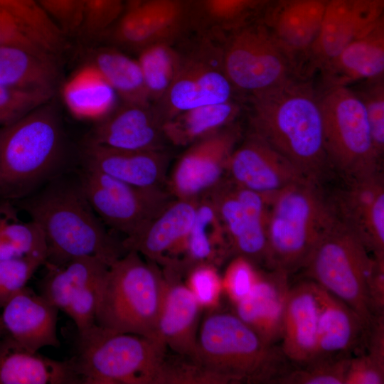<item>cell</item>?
<instances>
[{
  "label": "cell",
  "instance_id": "cell-35",
  "mask_svg": "<svg viewBox=\"0 0 384 384\" xmlns=\"http://www.w3.org/2000/svg\"><path fill=\"white\" fill-rule=\"evenodd\" d=\"M271 0H188L189 23L233 31L260 18Z\"/></svg>",
  "mask_w": 384,
  "mask_h": 384
},
{
  "label": "cell",
  "instance_id": "cell-8",
  "mask_svg": "<svg viewBox=\"0 0 384 384\" xmlns=\"http://www.w3.org/2000/svg\"><path fill=\"white\" fill-rule=\"evenodd\" d=\"M373 255L337 217L317 242L302 270L309 280L346 303L369 326L375 316L367 279Z\"/></svg>",
  "mask_w": 384,
  "mask_h": 384
},
{
  "label": "cell",
  "instance_id": "cell-26",
  "mask_svg": "<svg viewBox=\"0 0 384 384\" xmlns=\"http://www.w3.org/2000/svg\"><path fill=\"white\" fill-rule=\"evenodd\" d=\"M289 275L270 270L258 273L249 294L235 303V314L267 343L280 341L287 296Z\"/></svg>",
  "mask_w": 384,
  "mask_h": 384
},
{
  "label": "cell",
  "instance_id": "cell-37",
  "mask_svg": "<svg viewBox=\"0 0 384 384\" xmlns=\"http://www.w3.org/2000/svg\"><path fill=\"white\" fill-rule=\"evenodd\" d=\"M124 103L146 104L149 95L138 61L112 50L99 53L92 63Z\"/></svg>",
  "mask_w": 384,
  "mask_h": 384
},
{
  "label": "cell",
  "instance_id": "cell-23",
  "mask_svg": "<svg viewBox=\"0 0 384 384\" xmlns=\"http://www.w3.org/2000/svg\"><path fill=\"white\" fill-rule=\"evenodd\" d=\"M318 318L315 283L307 279L290 287L279 348L286 359L295 367L306 365L315 358Z\"/></svg>",
  "mask_w": 384,
  "mask_h": 384
},
{
  "label": "cell",
  "instance_id": "cell-39",
  "mask_svg": "<svg viewBox=\"0 0 384 384\" xmlns=\"http://www.w3.org/2000/svg\"><path fill=\"white\" fill-rule=\"evenodd\" d=\"M148 94H162L175 78V58L161 43L146 47L138 61Z\"/></svg>",
  "mask_w": 384,
  "mask_h": 384
},
{
  "label": "cell",
  "instance_id": "cell-31",
  "mask_svg": "<svg viewBox=\"0 0 384 384\" xmlns=\"http://www.w3.org/2000/svg\"><path fill=\"white\" fill-rule=\"evenodd\" d=\"M62 95L70 112L80 119L100 121L114 110L116 92L93 64L75 73Z\"/></svg>",
  "mask_w": 384,
  "mask_h": 384
},
{
  "label": "cell",
  "instance_id": "cell-32",
  "mask_svg": "<svg viewBox=\"0 0 384 384\" xmlns=\"http://www.w3.org/2000/svg\"><path fill=\"white\" fill-rule=\"evenodd\" d=\"M46 275L40 284L41 295L65 312L73 299L85 287L102 276L109 265L95 257H81L60 266L46 263Z\"/></svg>",
  "mask_w": 384,
  "mask_h": 384
},
{
  "label": "cell",
  "instance_id": "cell-50",
  "mask_svg": "<svg viewBox=\"0 0 384 384\" xmlns=\"http://www.w3.org/2000/svg\"><path fill=\"white\" fill-rule=\"evenodd\" d=\"M48 14L64 28L71 29L82 23L85 0H40Z\"/></svg>",
  "mask_w": 384,
  "mask_h": 384
},
{
  "label": "cell",
  "instance_id": "cell-52",
  "mask_svg": "<svg viewBox=\"0 0 384 384\" xmlns=\"http://www.w3.org/2000/svg\"><path fill=\"white\" fill-rule=\"evenodd\" d=\"M6 334V331L4 329L1 316H0V339Z\"/></svg>",
  "mask_w": 384,
  "mask_h": 384
},
{
  "label": "cell",
  "instance_id": "cell-29",
  "mask_svg": "<svg viewBox=\"0 0 384 384\" xmlns=\"http://www.w3.org/2000/svg\"><path fill=\"white\" fill-rule=\"evenodd\" d=\"M233 88L223 68L193 69L175 77L156 111L164 122L191 109L232 101Z\"/></svg>",
  "mask_w": 384,
  "mask_h": 384
},
{
  "label": "cell",
  "instance_id": "cell-13",
  "mask_svg": "<svg viewBox=\"0 0 384 384\" xmlns=\"http://www.w3.org/2000/svg\"><path fill=\"white\" fill-rule=\"evenodd\" d=\"M240 129L229 124L189 145L174 166L169 192L178 199H198L218 185L240 139Z\"/></svg>",
  "mask_w": 384,
  "mask_h": 384
},
{
  "label": "cell",
  "instance_id": "cell-3",
  "mask_svg": "<svg viewBox=\"0 0 384 384\" xmlns=\"http://www.w3.org/2000/svg\"><path fill=\"white\" fill-rule=\"evenodd\" d=\"M26 209L43 233L45 264L60 266L88 256L110 266L127 252L123 242L107 231L80 188L48 191L27 203Z\"/></svg>",
  "mask_w": 384,
  "mask_h": 384
},
{
  "label": "cell",
  "instance_id": "cell-27",
  "mask_svg": "<svg viewBox=\"0 0 384 384\" xmlns=\"http://www.w3.org/2000/svg\"><path fill=\"white\" fill-rule=\"evenodd\" d=\"M0 384H82L73 357L57 361L31 352L6 333L0 339Z\"/></svg>",
  "mask_w": 384,
  "mask_h": 384
},
{
  "label": "cell",
  "instance_id": "cell-6",
  "mask_svg": "<svg viewBox=\"0 0 384 384\" xmlns=\"http://www.w3.org/2000/svg\"><path fill=\"white\" fill-rule=\"evenodd\" d=\"M164 287L163 273L156 262H146L139 252L128 250L108 267L102 277L96 324L157 338Z\"/></svg>",
  "mask_w": 384,
  "mask_h": 384
},
{
  "label": "cell",
  "instance_id": "cell-45",
  "mask_svg": "<svg viewBox=\"0 0 384 384\" xmlns=\"http://www.w3.org/2000/svg\"><path fill=\"white\" fill-rule=\"evenodd\" d=\"M257 275L253 263L243 257L237 256L229 265L222 284L236 303L249 294Z\"/></svg>",
  "mask_w": 384,
  "mask_h": 384
},
{
  "label": "cell",
  "instance_id": "cell-43",
  "mask_svg": "<svg viewBox=\"0 0 384 384\" xmlns=\"http://www.w3.org/2000/svg\"><path fill=\"white\" fill-rule=\"evenodd\" d=\"M361 90H354L365 108L373 142L379 156L384 151V84L383 77L366 80Z\"/></svg>",
  "mask_w": 384,
  "mask_h": 384
},
{
  "label": "cell",
  "instance_id": "cell-2",
  "mask_svg": "<svg viewBox=\"0 0 384 384\" xmlns=\"http://www.w3.org/2000/svg\"><path fill=\"white\" fill-rule=\"evenodd\" d=\"M287 361L235 314H211L198 331L196 364L208 383H274Z\"/></svg>",
  "mask_w": 384,
  "mask_h": 384
},
{
  "label": "cell",
  "instance_id": "cell-7",
  "mask_svg": "<svg viewBox=\"0 0 384 384\" xmlns=\"http://www.w3.org/2000/svg\"><path fill=\"white\" fill-rule=\"evenodd\" d=\"M63 152L60 117L50 102L0 127V194L19 195L48 175Z\"/></svg>",
  "mask_w": 384,
  "mask_h": 384
},
{
  "label": "cell",
  "instance_id": "cell-21",
  "mask_svg": "<svg viewBox=\"0 0 384 384\" xmlns=\"http://www.w3.org/2000/svg\"><path fill=\"white\" fill-rule=\"evenodd\" d=\"M117 19L120 41L147 47L190 23L188 0H128Z\"/></svg>",
  "mask_w": 384,
  "mask_h": 384
},
{
  "label": "cell",
  "instance_id": "cell-20",
  "mask_svg": "<svg viewBox=\"0 0 384 384\" xmlns=\"http://www.w3.org/2000/svg\"><path fill=\"white\" fill-rule=\"evenodd\" d=\"M163 121L146 104L124 103L100 121L88 144L127 151L163 150Z\"/></svg>",
  "mask_w": 384,
  "mask_h": 384
},
{
  "label": "cell",
  "instance_id": "cell-25",
  "mask_svg": "<svg viewBox=\"0 0 384 384\" xmlns=\"http://www.w3.org/2000/svg\"><path fill=\"white\" fill-rule=\"evenodd\" d=\"M84 156L86 167L141 188H162L170 161L164 149L127 151L88 143Z\"/></svg>",
  "mask_w": 384,
  "mask_h": 384
},
{
  "label": "cell",
  "instance_id": "cell-15",
  "mask_svg": "<svg viewBox=\"0 0 384 384\" xmlns=\"http://www.w3.org/2000/svg\"><path fill=\"white\" fill-rule=\"evenodd\" d=\"M226 173L238 186L266 196L308 179L284 156L253 132L234 149Z\"/></svg>",
  "mask_w": 384,
  "mask_h": 384
},
{
  "label": "cell",
  "instance_id": "cell-11",
  "mask_svg": "<svg viewBox=\"0 0 384 384\" xmlns=\"http://www.w3.org/2000/svg\"><path fill=\"white\" fill-rule=\"evenodd\" d=\"M80 188L97 216L126 238L143 229L173 200L162 188L134 186L87 167Z\"/></svg>",
  "mask_w": 384,
  "mask_h": 384
},
{
  "label": "cell",
  "instance_id": "cell-22",
  "mask_svg": "<svg viewBox=\"0 0 384 384\" xmlns=\"http://www.w3.org/2000/svg\"><path fill=\"white\" fill-rule=\"evenodd\" d=\"M1 316L6 333L26 350L36 353L41 348H58L59 309L41 294L26 287L4 306Z\"/></svg>",
  "mask_w": 384,
  "mask_h": 384
},
{
  "label": "cell",
  "instance_id": "cell-42",
  "mask_svg": "<svg viewBox=\"0 0 384 384\" xmlns=\"http://www.w3.org/2000/svg\"><path fill=\"white\" fill-rule=\"evenodd\" d=\"M46 260L36 257L0 259V308L26 284Z\"/></svg>",
  "mask_w": 384,
  "mask_h": 384
},
{
  "label": "cell",
  "instance_id": "cell-24",
  "mask_svg": "<svg viewBox=\"0 0 384 384\" xmlns=\"http://www.w3.org/2000/svg\"><path fill=\"white\" fill-rule=\"evenodd\" d=\"M319 305L315 358H350L366 343L368 325L346 303L315 283Z\"/></svg>",
  "mask_w": 384,
  "mask_h": 384
},
{
  "label": "cell",
  "instance_id": "cell-38",
  "mask_svg": "<svg viewBox=\"0 0 384 384\" xmlns=\"http://www.w3.org/2000/svg\"><path fill=\"white\" fill-rule=\"evenodd\" d=\"M0 6L9 12L48 53L60 48L63 38L60 27L36 0H0Z\"/></svg>",
  "mask_w": 384,
  "mask_h": 384
},
{
  "label": "cell",
  "instance_id": "cell-12",
  "mask_svg": "<svg viewBox=\"0 0 384 384\" xmlns=\"http://www.w3.org/2000/svg\"><path fill=\"white\" fill-rule=\"evenodd\" d=\"M206 194L215 208L231 253L254 265H265L270 196L239 186L225 178Z\"/></svg>",
  "mask_w": 384,
  "mask_h": 384
},
{
  "label": "cell",
  "instance_id": "cell-46",
  "mask_svg": "<svg viewBox=\"0 0 384 384\" xmlns=\"http://www.w3.org/2000/svg\"><path fill=\"white\" fill-rule=\"evenodd\" d=\"M189 288L201 306H214L223 287L215 266L201 264L193 267L189 279Z\"/></svg>",
  "mask_w": 384,
  "mask_h": 384
},
{
  "label": "cell",
  "instance_id": "cell-10",
  "mask_svg": "<svg viewBox=\"0 0 384 384\" xmlns=\"http://www.w3.org/2000/svg\"><path fill=\"white\" fill-rule=\"evenodd\" d=\"M221 65L233 86L251 95L299 76L294 60L260 18L232 31Z\"/></svg>",
  "mask_w": 384,
  "mask_h": 384
},
{
  "label": "cell",
  "instance_id": "cell-41",
  "mask_svg": "<svg viewBox=\"0 0 384 384\" xmlns=\"http://www.w3.org/2000/svg\"><path fill=\"white\" fill-rule=\"evenodd\" d=\"M54 90L18 89L0 85V127L50 102Z\"/></svg>",
  "mask_w": 384,
  "mask_h": 384
},
{
  "label": "cell",
  "instance_id": "cell-28",
  "mask_svg": "<svg viewBox=\"0 0 384 384\" xmlns=\"http://www.w3.org/2000/svg\"><path fill=\"white\" fill-rule=\"evenodd\" d=\"M321 70L327 87L383 77L384 18L348 43Z\"/></svg>",
  "mask_w": 384,
  "mask_h": 384
},
{
  "label": "cell",
  "instance_id": "cell-4",
  "mask_svg": "<svg viewBox=\"0 0 384 384\" xmlns=\"http://www.w3.org/2000/svg\"><path fill=\"white\" fill-rule=\"evenodd\" d=\"M337 215L320 183L305 179L272 195L265 265L289 275L302 270Z\"/></svg>",
  "mask_w": 384,
  "mask_h": 384
},
{
  "label": "cell",
  "instance_id": "cell-9",
  "mask_svg": "<svg viewBox=\"0 0 384 384\" xmlns=\"http://www.w3.org/2000/svg\"><path fill=\"white\" fill-rule=\"evenodd\" d=\"M324 146L330 167L346 182L380 172V157L364 106L348 86H328L319 95Z\"/></svg>",
  "mask_w": 384,
  "mask_h": 384
},
{
  "label": "cell",
  "instance_id": "cell-49",
  "mask_svg": "<svg viewBox=\"0 0 384 384\" xmlns=\"http://www.w3.org/2000/svg\"><path fill=\"white\" fill-rule=\"evenodd\" d=\"M384 383V364L368 354L351 358L345 384Z\"/></svg>",
  "mask_w": 384,
  "mask_h": 384
},
{
  "label": "cell",
  "instance_id": "cell-47",
  "mask_svg": "<svg viewBox=\"0 0 384 384\" xmlns=\"http://www.w3.org/2000/svg\"><path fill=\"white\" fill-rule=\"evenodd\" d=\"M128 0H85L82 23L88 33H98L115 21Z\"/></svg>",
  "mask_w": 384,
  "mask_h": 384
},
{
  "label": "cell",
  "instance_id": "cell-16",
  "mask_svg": "<svg viewBox=\"0 0 384 384\" xmlns=\"http://www.w3.org/2000/svg\"><path fill=\"white\" fill-rule=\"evenodd\" d=\"M331 198L337 217L371 255L384 257V181L380 171L347 182Z\"/></svg>",
  "mask_w": 384,
  "mask_h": 384
},
{
  "label": "cell",
  "instance_id": "cell-19",
  "mask_svg": "<svg viewBox=\"0 0 384 384\" xmlns=\"http://www.w3.org/2000/svg\"><path fill=\"white\" fill-rule=\"evenodd\" d=\"M331 0H271L260 19L296 62L299 70L319 33Z\"/></svg>",
  "mask_w": 384,
  "mask_h": 384
},
{
  "label": "cell",
  "instance_id": "cell-1",
  "mask_svg": "<svg viewBox=\"0 0 384 384\" xmlns=\"http://www.w3.org/2000/svg\"><path fill=\"white\" fill-rule=\"evenodd\" d=\"M299 78L252 94V132L284 156L306 178L320 183L331 167L324 146L319 95Z\"/></svg>",
  "mask_w": 384,
  "mask_h": 384
},
{
  "label": "cell",
  "instance_id": "cell-30",
  "mask_svg": "<svg viewBox=\"0 0 384 384\" xmlns=\"http://www.w3.org/2000/svg\"><path fill=\"white\" fill-rule=\"evenodd\" d=\"M230 253V245L215 208L205 194L198 198L185 250L175 264L181 270L201 264L215 266Z\"/></svg>",
  "mask_w": 384,
  "mask_h": 384
},
{
  "label": "cell",
  "instance_id": "cell-14",
  "mask_svg": "<svg viewBox=\"0 0 384 384\" xmlns=\"http://www.w3.org/2000/svg\"><path fill=\"white\" fill-rule=\"evenodd\" d=\"M383 11L384 0H331L305 60L307 71L322 70L348 43L384 18Z\"/></svg>",
  "mask_w": 384,
  "mask_h": 384
},
{
  "label": "cell",
  "instance_id": "cell-5",
  "mask_svg": "<svg viewBox=\"0 0 384 384\" xmlns=\"http://www.w3.org/2000/svg\"><path fill=\"white\" fill-rule=\"evenodd\" d=\"M73 357L82 384L168 383L169 358L159 340L95 324L78 334Z\"/></svg>",
  "mask_w": 384,
  "mask_h": 384
},
{
  "label": "cell",
  "instance_id": "cell-34",
  "mask_svg": "<svg viewBox=\"0 0 384 384\" xmlns=\"http://www.w3.org/2000/svg\"><path fill=\"white\" fill-rule=\"evenodd\" d=\"M57 72L48 55L23 48L0 46V85L53 90Z\"/></svg>",
  "mask_w": 384,
  "mask_h": 384
},
{
  "label": "cell",
  "instance_id": "cell-51",
  "mask_svg": "<svg viewBox=\"0 0 384 384\" xmlns=\"http://www.w3.org/2000/svg\"><path fill=\"white\" fill-rule=\"evenodd\" d=\"M370 308L373 316L384 312V257L373 255L367 279Z\"/></svg>",
  "mask_w": 384,
  "mask_h": 384
},
{
  "label": "cell",
  "instance_id": "cell-36",
  "mask_svg": "<svg viewBox=\"0 0 384 384\" xmlns=\"http://www.w3.org/2000/svg\"><path fill=\"white\" fill-rule=\"evenodd\" d=\"M47 255L38 225L33 220H21L9 201H0V259L36 257L46 260Z\"/></svg>",
  "mask_w": 384,
  "mask_h": 384
},
{
  "label": "cell",
  "instance_id": "cell-44",
  "mask_svg": "<svg viewBox=\"0 0 384 384\" xmlns=\"http://www.w3.org/2000/svg\"><path fill=\"white\" fill-rule=\"evenodd\" d=\"M104 274L80 290L65 311L74 321L78 334L96 324L99 292Z\"/></svg>",
  "mask_w": 384,
  "mask_h": 384
},
{
  "label": "cell",
  "instance_id": "cell-48",
  "mask_svg": "<svg viewBox=\"0 0 384 384\" xmlns=\"http://www.w3.org/2000/svg\"><path fill=\"white\" fill-rule=\"evenodd\" d=\"M0 46L20 47L39 55L49 56V53L32 39L19 22L1 6H0Z\"/></svg>",
  "mask_w": 384,
  "mask_h": 384
},
{
  "label": "cell",
  "instance_id": "cell-17",
  "mask_svg": "<svg viewBox=\"0 0 384 384\" xmlns=\"http://www.w3.org/2000/svg\"><path fill=\"white\" fill-rule=\"evenodd\" d=\"M163 267L164 287L156 338L167 349L196 363L201 305L189 287L181 281V271L171 266Z\"/></svg>",
  "mask_w": 384,
  "mask_h": 384
},
{
  "label": "cell",
  "instance_id": "cell-33",
  "mask_svg": "<svg viewBox=\"0 0 384 384\" xmlns=\"http://www.w3.org/2000/svg\"><path fill=\"white\" fill-rule=\"evenodd\" d=\"M239 107L233 101L191 109L165 121L166 139L176 146H188L229 125Z\"/></svg>",
  "mask_w": 384,
  "mask_h": 384
},
{
  "label": "cell",
  "instance_id": "cell-18",
  "mask_svg": "<svg viewBox=\"0 0 384 384\" xmlns=\"http://www.w3.org/2000/svg\"><path fill=\"white\" fill-rule=\"evenodd\" d=\"M198 202V199H173L143 229L122 240L124 248L162 265L177 262L185 250Z\"/></svg>",
  "mask_w": 384,
  "mask_h": 384
},
{
  "label": "cell",
  "instance_id": "cell-40",
  "mask_svg": "<svg viewBox=\"0 0 384 384\" xmlns=\"http://www.w3.org/2000/svg\"><path fill=\"white\" fill-rule=\"evenodd\" d=\"M350 358L314 360L289 370L274 383L345 384Z\"/></svg>",
  "mask_w": 384,
  "mask_h": 384
}]
</instances>
